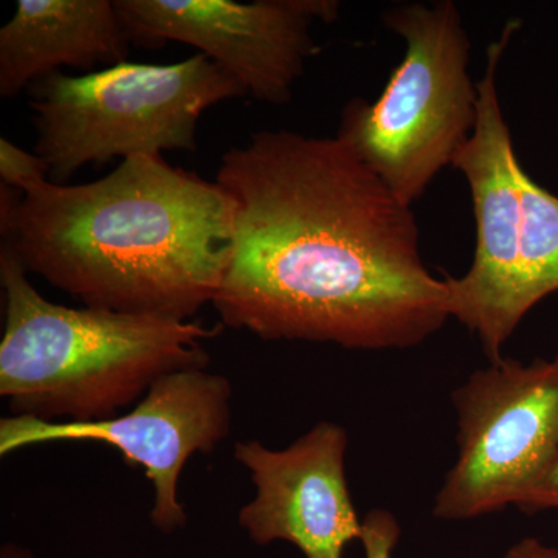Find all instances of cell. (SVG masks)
Here are the masks:
<instances>
[{"label": "cell", "mask_w": 558, "mask_h": 558, "mask_svg": "<svg viewBox=\"0 0 558 558\" xmlns=\"http://www.w3.org/2000/svg\"><path fill=\"white\" fill-rule=\"evenodd\" d=\"M5 325L0 396L14 416L98 422L119 416L161 377L207 369L199 322L68 307L44 299L11 250L0 245Z\"/></svg>", "instance_id": "3"}, {"label": "cell", "mask_w": 558, "mask_h": 558, "mask_svg": "<svg viewBox=\"0 0 558 558\" xmlns=\"http://www.w3.org/2000/svg\"><path fill=\"white\" fill-rule=\"evenodd\" d=\"M236 201L218 182L131 157L100 180L0 186V233L27 274L86 307L190 322L226 277Z\"/></svg>", "instance_id": "2"}, {"label": "cell", "mask_w": 558, "mask_h": 558, "mask_svg": "<svg viewBox=\"0 0 558 558\" xmlns=\"http://www.w3.org/2000/svg\"><path fill=\"white\" fill-rule=\"evenodd\" d=\"M216 182L236 231L213 306L269 341L391 351L450 319L446 279L425 266L416 216L341 140L255 132Z\"/></svg>", "instance_id": "1"}, {"label": "cell", "mask_w": 558, "mask_h": 558, "mask_svg": "<svg viewBox=\"0 0 558 558\" xmlns=\"http://www.w3.org/2000/svg\"><path fill=\"white\" fill-rule=\"evenodd\" d=\"M0 558H35L27 550L17 548V546L9 545L2 549V556Z\"/></svg>", "instance_id": "17"}, {"label": "cell", "mask_w": 558, "mask_h": 558, "mask_svg": "<svg viewBox=\"0 0 558 558\" xmlns=\"http://www.w3.org/2000/svg\"><path fill=\"white\" fill-rule=\"evenodd\" d=\"M519 28L520 21L510 20L501 36L488 44L486 70L476 83L480 98L475 130L451 163L464 175L472 194L476 245L468 274L446 278L449 314L476 336L488 363L505 357L502 349L523 322L517 310L521 163L497 86L499 62Z\"/></svg>", "instance_id": "7"}, {"label": "cell", "mask_w": 558, "mask_h": 558, "mask_svg": "<svg viewBox=\"0 0 558 558\" xmlns=\"http://www.w3.org/2000/svg\"><path fill=\"white\" fill-rule=\"evenodd\" d=\"M131 40L110 0H20L0 28V97L13 98L61 68L126 62Z\"/></svg>", "instance_id": "11"}, {"label": "cell", "mask_w": 558, "mask_h": 558, "mask_svg": "<svg viewBox=\"0 0 558 558\" xmlns=\"http://www.w3.org/2000/svg\"><path fill=\"white\" fill-rule=\"evenodd\" d=\"M348 433L318 422L284 450L259 440L234 447L250 472L255 498L240 512L241 527L256 545L292 543L306 558H343L349 543L362 537L347 478Z\"/></svg>", "instance_id": "10"}, {"label": "cell", "mask_w": 558, "mask_h": 558, "mask_svg": "<svg viewBox=\"0 0 558 558\" xmlns=\"http://www.w3.org/2000/svg\"><path fill=\"white\" fill-rule=\"evenodd\" d=\"M35 154L64 183L86 165L196 149L205 110L244 87L196 54L175 64L121 62L81 76L50 73L28 87Z\"/></svg>", "instance_id": "5"}, {"label": "cell", "mask_w": 558, "mask_h": 558, "mask_svg": "<svg viewBox=\"0 0 558 558\" xmlns=\"http://www.w3.org/2000/svg\"><path fill=\"white\" fill-rule=\"evenodd\" d=\"M517 508L524 513L558 510V451L549 468L539 476L531 490L521 498Z\"/></svg>", "instance_id": "15"}, {"label": "cell", "mask_w": 558, "mask_h": 558, "mask_svg": "<svg viewBox=\"0 0 558 558\" xmlns=\"http://www.w3.org/2000/svg\"><path fill=\"white\" fill-rule=\"evenodd\" d=\"M381 20L403 39L405 54L376 101L344 106L336 137L413 207L475 130L472 44L451 0L396 3Z\"/></svg>", "instance_id": "4"}, {"label": "cell", "mask_w": 558, "mask_h": 558, "mask_svg": "<svg viewBox=\"0 0 558 558\" xmlns=\"http://www.w3.org/2000/svg\"><path fill=\"white\" fill-rule=\"evenodd\" d=\"M521 196L520 267L517 310L521 318L539 301L558 292V197L539 186L523 167Z\"/></svg>", "instance_id": "12"}, {"label": "cell", "mask_w": 558, "mask_h": 558, "mask_svg": "<svg viewBox=\"0 0 558 558\" xmlns=\"http://www.w3.org/2000/svg\"><path fill=\"white\" fill-rule=\"evenodd\" d=\"M231 384L207 369L161 377L126 414L98 422H47L32 416L0 421V454L39 444L87 440L113 447L153 484L150 520L165 534L182 529L186 512L179 481L191 457L209 454L231 427Z\"/></svg>", "instance_id": "8"}, {"label": "cell", "mask_w": 558, "mask_h": 558, "mask_svg": "<svg viewBox=\"0 0 558 558\" xmlns=\"http://www.w3.org/2000/svg\"><path fill=\"white\" fill-rule=\"evenodd\" d=\"M50 168L38 154L28 153L10 140L0 138V178L3 185L24 193L36 183L50 180Z\"/></svg>", "instance_id": "13"}, {"label": "cell", "mask_w": 558, "mask_h": 558, "mask_svg": "<svg viewBox=\"0 0 558 558\" xmlns=\"http://www.w3.org/2000/svg\"><path fill=\"white\" fill-rule=\"evenodd\" d=\"M337 0H117L131 43L189 44L216 62L255 100L282 106L319 49L317 22L339 17Z\"/></svg>", "instance_id": "9"}, {"label": "cell", "mask_w": 558, "mask_h": 558, "mask_svg": "<svg viewBox=\"0 0 558 558\" xmlns=\"http://www.w3.org/2000/svg\"><path fill=\"white\" fill-rule=\"evenodd\" d=\"M402 529L396 515L385 509H373L362 520V543L365 558H395Z\"/></svg>", "instance_id": "14"}, {"label": "cell", "mask_w": 558, "mask_h": 558, "mask_svg": "<svg viewBox=\"0 0 558 558\" xmlns=\"http://www.w3.org/2000/svg\"><path fill=\"white\" fill-rule=\"evenodd\" d=\"M458 458L433 515L468 521L519 505L558 451V352L532 363L502 357L451 395Z\"/></svg>", "instance_id": "6"}, {"label": "cell", "mask_w": 558, "mask_h": 558, "mask_svg": "<svg viewBox=\"0 0 558 558\" xmlns=\"http://www.w3.org/2000/svg\"><path fill=\"white\" fill-rule=\"evenodd\" d=\"M502 558H558V548L542 539L526 537L513 543Z\"/></svg>", "instance_id": "16"}]
</instances>
